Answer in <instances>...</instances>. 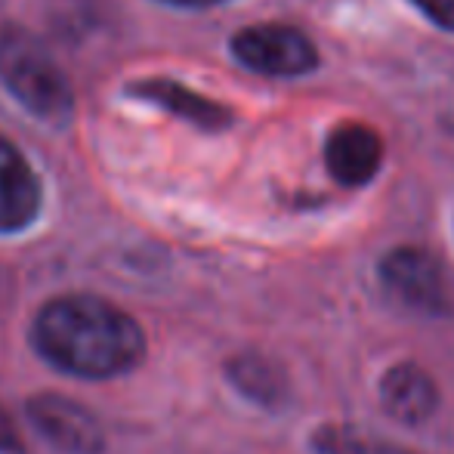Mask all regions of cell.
<instances>
[{
    "instance_id": "1",
    "label": "cell",
    "mask_w": 454,
    "mask_h": 454,
    "mask_svg": "<svg viewBox=\"0 0 454 454\" xmlns=\"http://www.w3.org/2000/svg\"><path fill=\"white\" fill-rule=\"evenodd\" d=\"M31 343L56 371L84 380L127 374L145 356V334L137 318L90 294L56 297L41 306Z\"/></svg>"
},
{
    "instance_id": "2",
    "label": "cell",
    "mask_w": 454,
    "mask_h": 454,
    "mask_svg": "<svg viewBox=\"0 0 454 454\" xmlns=\"http://www.w3.org/2000/svg\"><path fill=\"white\" fill-rule=\"evenodd\" d=\"M0 81L35 118L66 127L74 114V93L53 56L22 28L0 31Z\"/></svg>"
},
{
    "instance_id": "3",
    "label": "cell",
    "mask_w": 454,
    "mask_h": 454,
    "mask_svg": "<svg viewBox=\"0 0 454 454\" xmlns=\"http://www.w3.org/2000/svg\"><path fill=\"white\" fill-rule=\"evenodd\" d=\"M232 56L266 78H300L318 66V50L291 25H247L232 37Z\"/></svg>"
},
{
    "instance_id": "4",
    "label": "cell",
    "mask_w": 454,
    "mask_h": 454,
    "mask_svg": "<svg viewBox=\"0 0 454 454\" xmlns=\"http://www.w3.org/2000/svg\"><path fill=\"white\" fill-rule=\"evenodd\" d=\"M35 430L62 454H99L102 427L84 405L66 395H35L28 402Z\"/></svg>"
},
{
    "instance_id": "5",
    "label": "cell",
    "mask_w": 454,
    "mask_h": 454,
    "mask_svg": "<svg viewBox=\"0 0 454 454\" xmlns=\"http://www.w3.org/2000/svg\"><path fill=\"white\" fill-rule=\"evenodd\" d=\"M41 214V183L25 155L0 137V235L28 229Z\"/></svg>"
},
{
    "instance_id": "6",
    "label": "cell",
    "mask_w": 454,
    "mask_h": 454,
    "mask_svg": "<svg viewBox=\"0 0 454 454\" xmlns=\"http://www.w3.org/2000/svg\"><path fill=\"white\" fill-rule=\"evenodd\" d=\"M380 275L393 294L420 309H445V278L439 263L418 247H399L380 263Z\"/></svg>"
},
{
    "instance_id": "7",
    "label": "cell",
    "mask_w": 454,
    "mask_h": 454,
    "mask_svg": "<svg viewBox=\"0 0 454 454\" xmlns=\"http://www.w3.org/2000/svg\"><path fill=\"white\" fill-rule=\"evenodd\" d=\"M325 164L340 185H364L377 176L383 164V143L371 127L343 124L325 143Z\"/></svg>"
},
{
    "instance_id": "8",
    "label": "cell",
    "mask_w": 454,
    "mask_h": 454,
    "mask_svg": "<svg viewBox=\"0 0 454 454\" xmlns=\"http://www.w3.org/2000/svg\"><path fill=\"white\" fill-rule=\"evenodd\" d=\"M127 93L143 102H152V106L168 108L170 114L201 127V130H223V127L232 124V112H229V108H223L220 102L207 99V96L192 93L189 87L176 84V81H168V78L139 81V84L127 87Z\"/></svg>"
},
{
    "instance_id": "9",
    "label": "cell",
    "mask_w": 454,
    "mask_h": 454,
    "mask_svg": "<svg viewBox=\"0 0 454 454\" xmlns=\"http://www.w3.org/2000/svg\"><path fill=\"white\" fill-rule=\"evenodd\" d=\"M383 405L393 418L405 420V424H418V420L430 418L436 408V387H433L430 374L420 371L418 364H395L387 371L380 383Z\"/></svg>"
},
{
    "instance_id": "10",
    "label": "cell",
    "mask_w": 454,
    "mask_h": 454,
    "mask_svg": "<svg viewBox=\"0 0 454 454\" xmlns=\"http://www.w3.org/2000/svg\"><path fill=\"white\" fill-rule=\"evenodd\" d=\"M420 12L433 19L439 28L454 31V0H411Z\"/></svg>"
},
{
    "instance_id": "11",
    "label": "cell",
    "mask_w": 454,
    "mask_h": 454,
    "mask_svg": "<svg viewBox=\"0 0 454 454\" xmlns=\"http://www.w3.org/2000/svg\"><path fill=\"white\" fill-rule=\"evenodd\" d=\"M0 454H22V439L4 405H0Z\"/></svg>"
},
{
    "instance_id": "12",
    "label": "cell",
    "mask_w": 454,
    "mask_h": 454,
    "mask_svg": "<svg viewBox=\"0 0 454 454\" xmlns=\"http://www.w3.org/2000/svg\"><path fill=\"white\" fill-rule=\"evenodd\" d=\"M164 4H170V6H195V10H201V6L223 4V0H164Z\"/></svg>"
}]
</instances>
